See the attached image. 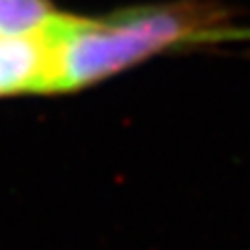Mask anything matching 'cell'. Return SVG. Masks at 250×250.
<instances>
[{
  "mask_svg": "<svg viewBox=\"0 0 250 250\" xmlns=\"http://www.w3.org/2000/svg\"><path fill=\"white\" fill-rule=\"evenodd\" d=\"M57 15L48 0H0V36H38Z\"/></svg>",
  "mask_w": 250,
  "mask_h": 250,
  "instance_id": "3957f363",
  "label": "cell"
},
{
  "mask_svg": "<svg viewBox=\"0 0 250 250\" xmlns=\"http://www.w3.org/2000/svg\"><path fill=\"white\" fill-rule=\"evenodd\" d=\"M48 44L38 36H0V98L15 94H46Z\"/></svg>",
  "mask_w": 250,
  "mask_h": 250,
  "instance_id": "7a4b0ae2",
  "label": "cell"
},
{
  "mask_svg": "<svg viewBox=\"0 0 250 250\" xmlns=\"http://www.w3.org/2000/svg\"><path fill=\"white\" fill-rule=\"evenodd\" d=\"M248 36V27H238L217 4L200 0L138 6L98 19L59 13L44 29L48 44L46 94L98 83L161 52Z\"/></svg>",
  "mask_w": 250,
  "mask_h": 250,
  "instance_id": "6da1fadb",
  "label": "cell"
}]
</instances>
